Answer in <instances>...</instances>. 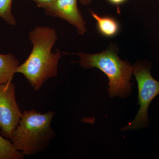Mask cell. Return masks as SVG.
Returning <instances> with one entry per match:
<instances>
[{
    "label": "cell",
    "instance_id": "6da1fadb",
    "mask_svg": "<svg viewBox=\"0 0 159 159\" xmlns=\"http://www.w3.org/2000/svg\"><path fill=\"white\" fill-rule=\"evenodd\" d=\"M29 37L33 48L25 61L20 65L16 73L24 75L34 91L58 73L60 51L52 52L57 40L56 30L48 26H38L31 30Z\"/></svg>",
    "mask_w": 159,
    "mask_h": 159
},
{
    "label": "cell",
    "instance_id": "7a4b0ae2",
    "mask_svg": "<svg viewBox=\"0 0 159 159\" xmlns=\"http://www.w3.org/2000/svg\"><path fill=\"white\" fill-rule=\"evenodd\" d=\"M55 114L53 111L45 113L34 109L24 111L11 139L15 148L27 156L47 150L56 137L51 125Z\"/></svg>",
    "mask_w": 159,
    "mask_h": 159
},
{
    "label": "cell",
    "instance_id": "3957f363",
    "mask_svg": "<svg viewBox=\"0 0 159 159\" xmlns=\"http://www.w3.org/2000/svg\"><path fill=\"white\" fill-rule=\"evenodd\" d=\"M77 54L80 59L78 63L83 67L97 68L107 75L109 97H125L130 93L134 67L128 61L120 59L113 49H108L98 54L79 52Z\"/></svg>",
    "mask_w": 159,
    "mask_h": 159
},
{
    "label": "cell",
    "instance_id": "277c9868",
    "mask_svg": "<svg viewBox=\"0 0 159 159\" xmlns=\"http://www.w3.org/2000/svg\"><path fill=\"white\" fill-rule=\"evenodd\" d=\"M133 74L138 83L140 107L133 121L122 129V131L140 129L148 126V107L159 94V82L152 76L148 63L137 62L134 67Z\"/></svg>",
    "mask_w": 159,
    "mask_h": 159
},
{
    "label": "cell",
    "instance_id": "5b68a950",
    "mask_svg": "<svg viewBox=\"0 0 159 159\" xmlns=\"http://www.w3.org/2000/svg\"><path fill=\"white\" fill-rule=\"evenodd\" d=\"M23 112L16 98L15 85L11 80L0 85V129L1 134L11 140Z\"/></svg>",
    "mask_w": 159,
    "mask_h": 159
},
{
    "label": "cell",
    "instance_id": "8992f818",
    "mask_svg": "<svg viewBox=\"0 0 159 159\" xmlns=\"http://www.w3.org/2000/svg\"><path fill=\"white\" fill-rule=\"evenodd\" d=\"M45 9L46 14L65 20L75 26L80 35L87 31L86 22L77 6V0H54Z\"/></svg>",
    "mask_w": 159,
    "mask_h": 159
},
{
    "label": "cell",
    "instance_id": "52a82bcc",
    "mask_svg": "<svg viewBox=\"0 0 159 159\" xmlns=\"http://www.w3.org/2000/svg\"><path fill=\"white\" fill-rule=\"evenodd\" d=\"M20 61L11 53L0 54V85L12 80Z\"/></svg>",
    "mask_w": 159,
    "mask_h": 159
},
{
    "label": "cell",
    "instance_id": "ba28073f",
    "mask_svg": "<svg viewBox=\"0 0 159 159\" xmlns=\"http://www.w3.org/2000/svg\"><path fill=\"white\" fill-rule=\"evenodd\" d=\"M91 15L97 21L99 32L103 36L111 37L115 36L119 31V25L116 20L109 16H100L90 11Z\"/></svg>",
    "mask_w": 159,
    "mask_h": 159
},
{
    "label": "cell",
    "instance_id": "9c48e42d",
    "mask_svg": "<svg viewBox=\"0 0 159 159\" xmlns=\"http://www.w3.org/2000/svg\"><path fill=\"white\" fill-rule=\"evenodd\" d=\"M25 156L13 146L11 141L0 135V159H23Z\"/></svg>",
    "mask_w": 159,
    "mask_h": 159
},
{
    "label": "cell",
    "instance_id": "30bf717a",
    "mask_svg": "<svg viewBox=\"0 0 159 159\" xmlns=\"http://www.w3.org/2000/svg\"><path fill=\"white\" fill-rule=\"evenodd\" d=\"M12 2V0H0V18L9 25H15L16 20L11 10Z\"/></svg>",
    "mask_w": 159,
    "mask_h": 159
},
{
    "label": "cell",
    "instance_id": "8fae6325",
    "mask_svg": "<svg viewBox=\"0 0 159 159\" xmlns=\"http://www.w3.org/2000/svg\"><path fill=\"white\" fill-rule=\"evenodd\" d=\"M31 1H33L36 3L39 8L44 9L54 0H31Z\"/></svg>",
    "mask_w": 159,
    "mask_h": 159
},
{
    "label": "cell",
    "instance_id": "7c38bea8",
    "mask_svg": "<svg viewBox=\"0 0 159 159\" xmlns=\"http://www.w3.org/2000/svg\"><path fill=\"white\" fill-rule=\"evenodd\" d=\"M109 2L115 5H119L123 4L127 0H107Z\"/></svg>",
    "mask_w": 159,
    "mask_h": 159
},
{
    "label": "cell",
    "instance_id": "4fadbf2b",
    "mask_svg": "<svg viewBox=\"0 0 159 159\" xmlns=\"http://www.w3.org/2000/svg\"><path fill=\"white\" fill-rule=\"evenodd\" d=\"M80 3L83 5H88L92 2L93 0H79Z\"/></svg>",
    "mask_w": 159,
    "mask_h": 159
},
{
    "label": "cell",
    "instance_id": "5bb4252c",
    "mask_svg": "<svg viewBox=\"0 0 159 159\" xmlns=\"http://www.w3.org/2000/svg\"><path fill=\"white\" fill-rule=\"evenodd\" d=\"M158 2L159 6V0H158Z\"/></svg>",
    "mask_w": 159,
    "mask_h": 159
}]
</instances>
